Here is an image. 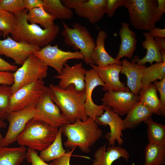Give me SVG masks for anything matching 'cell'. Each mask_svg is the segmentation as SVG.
Instances as JSON below:
<instances>
[{
	"label": "cell",
	"instance_id": "obj_1",
	"mask_svg": "<svg viewBox=\"0 0 165 165\" xmlns=\"http://www.w3.org/2000/svg\"><path fill=\"white\" fill-rule=\"evenodd\" d=\"M61 127L62 133L67 138L64 143V146L71 148L78 147L86 153L90 152L91 148L103 135L98 124L90 117L85 121L78 119Z\"/></svg>",
	"mask_w": 165,
	"mask_h": 165
},
{
	"label": "cell",
	"instance_id": "obj_2",
	"mask_svg": "<svg viewBox=\"0 0 165 165\" xmlns=\"http://www.w3.org/2000/svg\"><path fill=\"white\" fill-rule=\"evenodd\" d=\"M49 87L53 101L70 123L78 119L83 121L87 119L89 117L84 107L86 100L85 90L78 91L73 84L70 85L65 89L53 84H50Z\"/></svg>",
	"mask_w": 165,
	"mask_h": 165
},
{
	"label": "cell",
	"instance_id": "obj_3",
	"mask_svg": "<svg viewBox=\"0 0 165 165\" xmlns=\"http://www.w3.org/2000/svg\"><path fill=\"white\" fill-rule=\"evenodd\" d=\"M28 11L25 9L15 15L16 21L10 34L12 38L16 41L42 48L55 39L60 28L55 24L51 28L43 29L37 24L29 23L26 17Z\"/></svg>",
	"mask_w": 165,
	"mask_h": 165
},
{
	"label": "cell",
	"instance_id": "obj_4",
	"mask_svg": "<svg viewBox=\"0 0 165 165\" xmlns=\"http://www.w3.org/2000/svg\"><path fill=\"white\" fill-rule=\"evenodd\" d=\"M58 131V128L33 118L28 122L16 141L20 146L41 151L52 143Z\"/></svg>",
	"mask_w": 165,
	"mask_h": 165
},
{
	"label": "cell",
	"instance_id": "obj_5",
	"mask_svg": "<svg viewBox=\"0 0 165 165\" xmlns=\"http://www.w3.org/2000/svg\"><path fill=\"white\" fill-rule=\"evenodd\" d=\"M131 24L135 29L150 31L163 14L157 8V0H126Z\"/></svg>",
	"mask_w": 165,
	"mask_h": 165
},
{
	"label": "cell",
	"instance_id": "obj_6",
	"mask_svg": "<svg viewBox=\"0 0 165 165\" xmlns=\"http://www.w3.org/2000/svg\"><path fill=\"white\" fill-rule=\"evenodd\" d=\"M61 33L65 44L72 46L75 50H80L83 57V60L88 64H93L91 58L92 53L96 45V42L87 28L78 22L70 28L64 22Z\"/></svg>",
	"mask_w": 165,
	"mask_h": 165
},
{
	"label": "cell",
	"instance_id": "obj_7",
	"mask_svg": "<svg viewBox=\"0 0 165 165\" xmlns=\"http://www.w3.org/2000/svg\"><path fill=\"white\" fill-rule=\"evenodd\" d=\"M48 68V67L34 53L31 54L13 73L14 81L11 86L13 94L25 85L43 80L47 76Z\"/></svg>",
	"mask_w": 165,
	"mask_h": 165
},
{
	"label": "cell",
	"instance_id": "obj_8",
	"mask_svg": "<svg viewBox=\"0 0 165 165\" xmlns=\"http://www.w3.org/2000/svg\"><path fill=\"white\" fill-rule=\"evenodd\" d=\"M55 128L70 123L62 114L57 106L53 101L49 87L44 91L36 105L34 118Z\"/></svg>",
	"mask_w": 165,
	"mask_h": 165
},
{
	"label": "cell",
	"instance_id": "obj_9",
	"mask_svg": "<svg viewBox=\"0 0 165 165\" xmlns=\"http://www.w3.org/2000/svg\"><path fill=\"white\" fill-rule=\"evenodd\" d=\"M45 87L43 80H40L19 89L12 95L9 112L20 110L32 105H36Z\"/></svg>",
	"mask_w": 165,
	"mask_h": 165
},
{
	"label": "cell",
	"instance_id": "obj_10",
	"mask_svg": "<svg viewBox=\"0 0 165 165\" xmlns=\"http://www.w3.org/2000/svg\"><path fill=\"white\" fill-rule=\"evenodd\" d=\"M34 54L47 66L53 68L58 74L61 73L64 65L71 59H83L82 53L79 51H65L60 49L57 45L52 46L49 44Z\"/></svg>",
	"mask_w": 165,
	"mask_h": 165
},
{
	"label": "cell",
	"instance_id": "obj_11",
	"mask_svg": "<svg viewBox=\"0 0 165 165\" xmlns=\"http://www.w3.org/2000/svg\"><path fill=\"white\" fill-rule=\"evenodd\" d=\"M36 105L8 113L6 120L9 123L7 132L3 138L2 147H7L16 141L28 122L34 118Z\"/></svg>",
	"mask_w": 165,
	"mask_h": 165
},
{
	"label": "cell",
	"instance_id": "obj_12",
	"mask_svg": "<svg viewBox=\"0 0 165 165\" xmlns=\"http://www.w3.org/2000/svg\"><path fill=\"white\" fill-rule=\"evenodd\" d=\"M139 95L130 91H109L101 99L102 105L110 107L112 111L120 116L127 114L139 101Z\"/></svg>",
	"mask_w": 165,
	"mask_h": 165
},
{
	"label": "cell",
	"instance_id": "obj_13",
	"mask_svg": "<svg viewBox=\"0 0 165 165\" xmlns=\"http://www.w3.org/2000/svg\"><path fill=\"white\" fill-rule=\"evenodd\" d=\"M41 48L23 42H19L7 36L0 39V54L13 59L17 64L22 65L31 54L39 51Z\"/></svg>",
	"mask_w": 165,
	"mask_h": 165
},
{
	"label": "cell",
	"instance_id": "obj_14",
	"mask_svg": "<svg viewBox=\"0 0 165 165\" xmlns=\"http://www.w3.org/2000/svg\"><path fill=\"white\" fill-rule=\"evenodd\" d=\"M104 108V113L101 116L97 117L95 121L99 126H109L110 131L105 136L108 140V146L115 145L116 141L121 146L123 141L122 131L125 130L123 119L119 115L112 111L110 107L105 105Z\"/></svg>",
	"mask_w": 165,
	"mask_h": 165
},
{
	"label": "cell",
	"instance_id": "obj_15",
	"mask_svg": "<svg viewBox=\"0 0 165 165\" xmlns=\"http://www.w3.org/2000/svg\"><path fill=\"white\" fill-rule=\"evenodd\" d=\"M85 82L86 100L84 108L87 116L95 120L97 117L101 116L104 113L105 105L96 104L93 100L92 94L97 86H100L103 87L105 84L93 68L86 70Z\"/></svg>",
	"mask_w": 165,
	"mask_h": 165
},
{
	"label": "cell",
	"instance_id": "obj_16",
	"mask_svg": "<svg viewBox=\"0 0 165 165\" xmlns=\"http://www.w3.org/2000/svg\"><path fill=\"white\" fill-rule=\"evenodd\" d=\"M86 70L80 62L70 66L67 63L64 66L61 73L54 77L60 80L58 86L65 89L71 84L75 86L78 91L85 90V78Z\"/></svg>",
	"mask_w": 165,
	"mask_h": 165
},
{
	"label": "cell",
	"instance_id": "obj_17",
	"mask_svg": "<svg viewBox=\"0 0 165 165\" xmlns=\"http://www.w3.org/2000/svg\"><path fill=\"white\" fill-rule=\"evenodd\" d=\"M90 65L96 71L104 83L105 86L103 87L104 91H130L120 80L119 74L121 70V63L112 64L103 67L94 64Z\"/></svg>",
	"mask_w": 165,
	"mask_h": 165
},
{
	"label": "cell",
	"instance_id": "obj_18",
	"mask_svg": "<svg viewBox=\"0 0 165 165\" xmlns=\"http://www.w3.org/2000/svg\"><path fill=\"white\" fill-rule=\"evenodd\" d=\"M94 157V161L92 165H112L121 157L128 161L130 155L128 151L121 146H109L106 148L105 144L95 151Z\"/></svg>",
	"mask_w": 165,
	"mask_h": 165
},
{
	"label": "cell",
	"instance_id": "obj_19",
	"mask_svg": "<svg viewBox=\"0 0 165 165\" xmlns=\"http://www.w3.org/2000/svg\"><path fill=\"white\" fill-rule=\"evenodd\" d=\"M106 4V0H85L74 9L75 12L94 24L100 20L105 13Z\"/></svg>",
	"mask_w": 165,
	"mask_h": 165
},
{
	"label": "cell",
	"instance_id": "obj_20",
	"mask_svg": "<svg viewBox=\"0 0 165 165\" xmlns=\"http://www.w3.org/2000/svg\"><path fill=\"white\" fill-rule=\"evenodd\" d=\"M121 66L120 73L126 76L127 87L134 95H138L141 88L143 70L146 66L139 65L124 59L121 61Z\"/></svg>",
	"mask_w": 165,
	"mask_h": 165
},
{
	"label": "cell",
	"instance_id": "obj_21",
	"mask_svg": "<svg viewBox=\"0 0 165 165\" xmlns=\"http://www.w3.org/2000/svg\"><path fill=\"white\" fill-rule=\"evenodd\" d=\"M119 30V36L121 40L119 50L115 59L118 61L125 57L131 59L136 48L137 40L135 32L130 30L129 24L122 22Z\"/></svg>",
	"mask_w": 165,
	"mask_h": 165
},
{
	"label": "cell",
	"instance_id": "obj_22",
	"mask_svg": "<svg viewBox=\"0 0 165 165\" xmlns=\"http://www.w3.org/2000/svg\"><path fill=\"white\" fill-rule=\"evenodd\" d=\"M108 35L104 30L99 31L96 40V45L91 55L93 64L100 67H105L114 64L121 63L111 57L107 52L105 47V42Z\"/></svg>",
	"mask_w": 165,
	"mask_h": 165
},
{
	"label": "cell",
	"instance_id": "obj_23",
	"mask_svg": "<svg viewBox=\"0 0 165 165\" xmlns=\"http://www.w3.org/2000/svg\"><path fill=\"white\" fill-rule=\"evenodd\" d=\"M143 34L145 39L143 42L142 46L144 49L146 50V53L141 59L138 56H135L131 62L141 66L145 65L148 62L151 64L154 61L156 63L163 62L159 48L154 38L150 35L148 32H144Z\"/></svg>",
	"mask_w": 165,
	"mask_h": 165
},
{
	"label": "cell",
	"instance_id": "obj_24",
	"mask_svg": "<svg viewBox=\"0 0 165 165\" xmlns=\"http://www.w3.org/2000/svg\"><path fill=\"white\" fill-rule=\"evenodd\" d=\"M123 122L125 129H132L151 117L153 113L139 101L128 112Z\"/></svg>",
	"mask_w": 165,
	"mask_h": 165
},
{
	"label": "cell",
	"instance_id": "obj_25",
	"mask_svg": "<svg viewBox=\"0 0 165 165\" xmlns=\"http://www.w3.org/2000/svg\"><path fill=\"white\" fill-rule=\"evenodd\" d=\"M25 147L0 148V165H20L26 159Z\"/></svg>",
	"mask_w": 165,
	"mask_h": 165
},
{
	"label": "cell",
	"instance_id": "obj_26",
	"mask_svg": "<svg viewBox=\"0 0 165 165\" xmlns=\"http://www.w3.org/2000/svg\"><path fill=\"white\" fill-rule=\"evenodd\" d=\"M157 90L153 83L145 89L140 90L139 101L147 107L153 113L159 115L161 104L157 94Z\"/></svg>",
	"mask_w": 165,
	"mask_h": 165
},
{
	"label": "cell",
	"instance_id": "obj_27",
	"mask_svg": "<svg viewBox=\"0 0 165 165\" xmlns=\"http://www.w3.org/2000/svg\"><path fill=\"white\" fill-rule=\"evenodd\" d=\"M165 78V62L156 63L144 68L141 80V90L146 88L154 81Z\"/></svg>",
	"mask_w": 165,
	"mask_h": 165
},
{
	"label": "cell",
	"instance_id": "obj_28",
	"mask_svg": "<svg viewBox=\"0 0 165 165\" xmlns=\"http://www.w3.org/2000/svg\"><path fill=\"white\" fill-rule=\"evenodd\" d=\"M61 127L58 128L56 137L52 143L46 149L40 151V158L46 162H49L63 156L66 150L63 147Z\"/></svg>",
	"mask_w": 165,
	"mask_h": 165
},
{
	"label": "cell",
	"instance_id": "obj_29",
	"mask_svg": "<svg viewBox=\"0 0 165 165\" xmlns=\"http://www.w3.org/2000/svg\"><path fill=\"white\" fill-rule=\"evenodd\" d=\"M27 20L31 24H38L44 29H48L54 26V20L56 18L47 13L43 6L28 10L26 16Z\"/></svg>",
	"mask_w": 165,
	"mask_h": 165
},
{
	"label": "cell",
	"instance_id": "obj_30",
	"mask_svg": "<svg viewBox=\"0 0 165 165\" xmlns=\"http://www.w3.org/2000/svg\"><path fill=\"white\" fill-rule=\"evenodd\" d=\"M145 154L144 165H163L165 163V145L149 143Z\"/></svg>",
	"mask_w": 165,
	"mask_h": 165
},
{
	"label": "cell",
	"instance_id": "obj_31",
	"mask_svg": "<svg viewBox=\"0 0 165 165\" xmlns=\"http://www.w3.org/2000/svg\"><path fill=\"white\" fill-rule=\"evenodd\" d=\"M43 7L45 10L56 18L69 19L72 17L73 11L64 6L61 0H43Z\"/></svg>",
	"mask_w": 165,
	"mask_h": 165
},
{
	"label": "cell",
	"instance_id": "obj_32",
	"mask_svg": "<svg viewBox=\"0 0 165 165\" xmlns=\"http://www.w3.org/2000/svg\"><path fill=\"white\" fill-rule=\"evenodd\" d=\"M147 127L149 143L165 145V126L154 121L150 117L144 122Z\"/></svg>",
	"mask_w": 165,
	"mask_h": 165
},
{
	"label": "cell",
	"instance_id": "obj_33",
	"mask_svg": "<svg viewBox=\"0 0 165 165\" xmlns=\"http://www.w3.org/2000/svg\"><path fill=\"white\" fill-rule=\"evenodd\" d=\"M16 20L15 15L0 8V31L4 38L11 33Z\"/></svg>",
	"mask_w": 165,
	"mask_h": 165
},
{
	"label": "cell",
	"instance_id": "obj_34",
	"mask_svg": "<svg viewBox=\"0 0 165 165\" xmlns=\"http://www.w3.org/2000/svg\"><path fill=\"white\" fill-rule=\"evenodd\" d=\"M13 94L11 86L0 85V118L6 119L9 113V106Z\"/></svg>",
	"mask_w": 165,
	"mask_h": 165
},
{
	"label": "cell",
	"instance_id": "obj_35",
	"mask_svg": "<svg viewBox=\"0 0 165 165\" xmlns=\"http://www.w3.org/2000/svg\"><path fill=\"white\" fill-rule=\"evenodd\" d=\"M0 8L15 15L25 9L24 0H0Z\"/></svg>",
	"mask_w": 165,
	"mask_h": 165
},
{
	"label": "cell",
	"instance_id": "obj_36",
	"mask_svg": "<svg viewBox=\"0 0 165 165\" xmlns=\"http://www.w3.org/2000/svg\"><path fill=\"white\" fill-rule=\"evenodd\" d=\"M157 91L159 92L161 106L159 112V115L165 116V78L161 80H156L153 82Z\"/></svg>",
	"mask_w": 165,
	"mask_h": 165
},
{
	"label": "cell",
	"instance_id": "obj_37",
	"mask_svg": "<svg viewBox=\"0 0 165 165\" xmlns=\"http://www.w3.org/2000/svg\"><path fill=\"white\" fill-rule=\"evenodd\" d=\"M26 159L31 165H54L52 162L48 164L42 160L36 151L28 148L26 153Z\"/></svg>",
	"mask_w": 165,
	"mask_h": 165
},
{
	"label": "cell",
	"instance_id": "obj_38",
	"mask_svg": "<svg viewBox=\"0 0 165 165\" xmlns=\"http://www.w3.org/2000/svg\"><path fill=\"white\" fill-rule=\"evenodd\" d=\"M126 0H106L105 13L108 17L113 16L115 10L124 6Z\"/></svg>",
	"mask_w": 165,
	"mask_h": 165
},
{
	"label": "cell",
	"instance_id": "obj_39",
	"mask_svg": "<svg viewBox=\"0 0 165 165\" xmlns=\"http://www.w3.org/2000/svg\"><path fill=\"white\" fill-rule=\"evenodd\" d=\"M76 148V147H74L71 150H68L63 156L54 160L52 162L54 165H71L70 163L71 157Z\"/></svg>",
	"mask_w": 165,
	"mask_h": 165
},
{
	"label": "cell",
	"instance_id": "obj_40",
	"mask_svg": "<svg viewBox=\"0 0 165 165\" xmlns=\"http://www.w3.org/2000/svg\"><path fill=\"white\" fill-rule=\"evenodd\" d=\"M13 73L8 72H0V85L11 86L14 83Z\"/></svg>",
	"mask_w": 165,
	"mask_h": 165
},
{
	"label": "cell",
	"instance_id": "obj_41",
	"mask_svg": "<svg viewBox=\"0 0 165 165\" xmlns=\"http://www.w3.org/2000/svg\"><path fill=\"white\" fill-rule=\"evenodd\" d=\"M17 69L16 65L10 64L0 57V72H15Z\"/></svg>",
	"mask_w": 165,
	"mask_h": 165
},
{
	"label": "cell",
	"instance_id": "obj_42",
	"mask_svg": "<svg viewBox=\"0 0 165 165\" xmlns=\"http://www.w3.org/2000/svg\"><path fill=\"white\" fill-rule=\"evenodd\" d=\"M25 9L28 10L43 6L42 0H24Z\"/></svg>",
	"mask_w": 165,
	"mask_h": 165
},
{
	"label": "cell",
	"instance_id": "obj_43",
	"mask_svg": "<svg viewBox=\"0 0 165 165\" xmlns=\"http://www.w3.org/2000/svg\"><path fill=\"white\" fill-rule=\"evenodd\" d=\"M85 0H61L64 6L71 9L76 8L79 5Z\"/></svg>",
	"mask_w": 165,
	"mask_h": 165
},
{
	"label": "cell",
	"instance_id": "obj_44",
	"mask_svg": "<svg viewBox=\"0 0 165 165\" xmlns=\"http://www.w3.org/2000/svg\"><path fill=\"white\" fill-rule=\"evenodd\" d=\"M148 32L151 35L155 37H159L165 38V29H161L158 28H155L151 30Z\"/></svg>",
	"mask_w": 165,
	"mask_h": 165
},
{
	"label": "cell",
	"instance_id": "obj_45",
	"mask_svg": "<svg viewBox=\"0 0 165 165\" xmlns=\"http://www.w3.org/2000/svg\"><path fill=\"white\" fill-rule=\"evenodd\" d=\"M154 39L159 48L160 52L165 51V39L159 37H155Z\"/></svg>",
	"mask_w": 165,
	"mask_h": 165
},
{
	"label": "cell",
	"instance_id": "obj_46",
	"mask_svg": "<svg viewBox=\"0 0 165 165\" xmlns=\"http://www.w3.org/2000/svg\"><path fill=\"white\" fill-rule=\"evenodd\" d=\"M157 8L159 11L163 14L165 13V0H157Z\"/></svg>",
	"mask_w": 165,
	"mask_h": 165
},
{
	"label": "cell",
	"instance_id": "obj_47",
	"mask_svg": "<svg viewBox=\"0 0 165 165\" xmlns=\"http://www.w3.org/2000/svg\"><path fill=\"white\" fill-rule=\"evenodd\" d=\"M7 126V123L4 120L0 118V129L1 128H5ZM3 137L2 136L0 131V148L2 147V145L3 141Z\"/></svg>",
	"mask_w": 165,
	"mask_h": 165
},
{
	"label": "cell",
	"instance_id": "obj_48",
	"mask_svg": "<svg viewBox=\"0 0 165 165\" xmlns=\"http://www.w3.org/2000/svg\"><path fill=\"white\" fill-rule=\"evenodd\" d=\"M2 35V32L0 31V36Z\"/></svg>",
	"mask_w": 165,
	"mask_h": 165
}]
</instances>
